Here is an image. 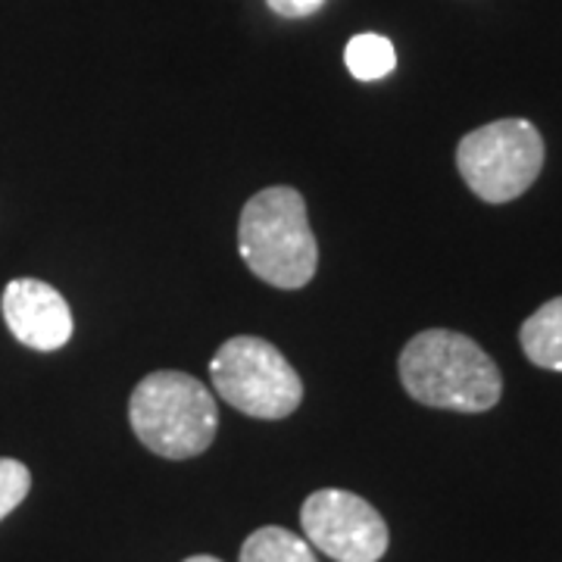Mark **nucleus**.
Wrapping results in <instances>:
<instances>
[{"mask_svg": "<svg viewBox=\"0 0 562 562\" xmlns=\"http://www.w3.org/2000/svg\"><path fill=\"white\" fill-rule=\"evenodd\" d=\"M401 382L413 401L453 413H484L503 394L497 362L472 338L447 328L419 331L403 347Z\"/></svg>", "mask_w": 562, "mask_h": 562, "instance_id": "nucleus-1", "label": "nucleus"}, {"mask_svg": "<svg viewBox=\"0 0 562 562\" xmlns=\"http://www.w3.org/2000/svg\"><path fill=\"white\" fill-rule=\"evenodd\" d=\"M238 250L247 269L266 284L281 291L306 288L319 266V247L301 191L276 184L254 194L238 222Z\"/></svg>", "mask_w": 562, "mask_h": 562, "instance_id": "nucleus-2", "label": "nucleus"}, {"mask_svg": "<svg viewBox=\"0 0 562 562\" xmlns=\"http://www.w3.org/2000/svg\"><path fill=\"white\" fill-rule=\"evenodd\" d=\"M128 422L138 441L162 460H191L216 438V397L188 372H150L132 391Z\"/></svg>", "mask_w": 562, "mask_h": 562, "instance_id": "nucleus-3", "label": "nucleus"}, {"mask_svg": "<svg viewBox=\"0 0 562 562\" xmlns=\"http://www.w3.org/2000/svg\"><path fill=\"white\" fill-rule=\"evenodd\" d=\"M210 379L225 403L254 419H288L303 401L297 369L276 344L254 335L228 338L210 362Z\"/></svg>", "mask_w": 562, "mask_h": 562, "instance_id": "nucleus-4", "label": "nucleus"}, {"mask_svg": "<svg viewBox=\"0 0 562 562\" xmlns=\"http://www.w3.org/2000/svg\"><path fill=\"white\" fill-rule=\"evenodd\" d=\"M465 184L484 203L522 198L543 169V138L528 120H497L469 132L457 147Z\"/></svg>", "mask_w": 562, "mask_h": 562, "instance_id": "nucleus-5", "label": "nucleus"}, {"mask_svg": "<svg viewBox=\"0 0 562 562\" xmlns=\"http://www.w3.org/2000/svg\"><path fill=\"white\" fill-rule=\"evenodd\" d=\"M306 541L335 562H379L387 553V525L369 501L350 491L325 487L301 509Z\"/></svg>", "mask_w": 562, "mask_h": 562, "instance_id": "nucleus-6", "label": "nucleus"}, {"mask_svg": "<svg viewBox=\"0 0 562 562\" xmlns=\"http://www.w3.org/2000/svg\"><path fill=\"white\" fill-rule=\"evenodd\" d=\"M3 322L32 350H60L72 338V310L57 288L38 279H13L3 288Z\"/></svg>", "mask_w": 562, "mask_h": 562, "instance_id": "nucleus-7", "label": "nucleus"}, {"mask_svg": "<svg viewBox=\"0 0 562 562\" xmlns=\"http://www.w3.org/2000/svg\"><path fill=\"white\" fill-rule=\"evenodd\" d=\"M519 341L528 360L550 372H562V297L543 303L525 319Z\"/></svg>", "mask_w": 562, "mask_h": 562, "instance_id": "nucleus-8", "label": "nucleus"}, {"mask_svg": "<svg viewBox=\"0 0 562 562\" xmlns=\"http://www.w3.org/2000/svg\"><path fill=\"white\" fill-rule=\"evenodd\" d=\"M241 562H319L306 538H297L294 531L266 525L254 531L241 547Z\"/></svg>", "mask_w": 562, "mask_h": 562, "instance_id": "nucleus-9", "label": "nucleus"}, {"mask_svg": "<svg viewBox=\"0 0 562 562\" xmlns=\"http://www.w3.org/2000/svg\"><path fill=\"white\" fill-rule=\"evenodd\" d=\"M344 63H347V69H350L353 79L379 81L394 72L397 54H394V44L391 41L366 32V35L350 38L347 50H344Z\"/></svg>", "mask_w": 562, "mask_h": 562, "instance_id": "nucleus-10", "label": "nucleus"}, {"mask_svg": "<svg viewBox=\"0 0 562 562\" xmlns=\"http://www.w3.org/2000/svg\"><path fill=\"white\" fill-rule=\"evenodd\" d=\"M32 487V472L20 460H0V522L25 501Z\"/></svg>", "mask_w": 562, "mask_h": 562, "instance_id": "nucleus-11", "label": "nucleus"}, {"mask_svg": "<svg viewBox=\"0 0 562 562\" xmlns=\"http://www.w3.org/2000/svg\"><path fill=\"white\" fill-rule=\"evenodd\" d=\"M325 0H269V7L279 13V16H288V20H297V16H306L313 10H319Z\"/></svg>", "mask_w": 562, "mask_h": 562, "instance_id": "nucleus-12", "label": "nucleus"}, {"mask_svg": "<svg viewBox=\"0 0 562 562\" xmlns=\"http://www.w3.org/2000/svg\"><path fill=\"white\" fill-rule=\"evenodd\" d=\"M184 562H222V560H216V557H191V560H184Z\"/></svg>", "mask_w": 562, "mask_h": 562, "instance_id": "nucleus-13", "label": "nucleus"}]
</instances>
